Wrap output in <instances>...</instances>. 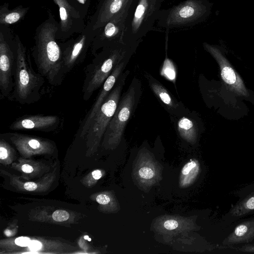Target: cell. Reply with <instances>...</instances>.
Wrapping results in <instances>:
<instances>
[{"instance_id":"15","label":"cell","mask_w":254,"mask_h":254,"mask_svg":"<svg viewBox=\"0 0 254 254\" xmlns=\"http://www.w3.org/2000/svg\"><path fill=\"white\" fill-rule=\"evenodd\" d=\"M238 200L221 218L226 224H231L254 213V182L237 191Z\"/></svg>"},{"instance_id":"26","label":"cell","mask_w":254,"mask_h":254,"mask_svg":"<svg viewBox=\"0 0 254 254\" xmlns=\"http://www.w3.org/2000/svg\"><path fill=\"white\" fill-rule=\"evenodd\" d=\"M31 241L30 239L26 237H20L16 238L15 240L16 245L21 247L28 246Z\"/></svg>"},{"instance_id":"31","label":"cell","mask_w":254,"mask_h":254,"mask_svg":"<svg viewBox=\"0 0 254 254\" xmlns=\"http://www.w3.org/2000/svg\"><path fill=\"white\" fill-rule=\"evenodd\" d=\"M22 170L26 173H30L33 172V168L32 166L28 164H24L21 167Z\"/></svg>"},{"instance_id":"1","label":"cell","mask_w":254,"mask_h":254,"mask_svg":"<svg viewBox=\"0 0 254 254\" xmlns=\"http://www.w3.org/2000/svg\"><path fill=\"white\" fill-rule=\"evenodd\" d=\"M59 23L49 11L48 18L35 30L34 44L31 48L38 72L55 86L61 85L65 76L62 50L56 38Z\"/></svg>"},{"instance_id":"5","label":"cell","mask_w":254,"mask_h":254,"mask_svg":"<svg viewBox=\"0 0 254 254\" xmlns=\"http://www.w3.org/2000/svg\"><path fill=\"white\" fill-rule=\"evenodd\" d=\"M142 93L141 82L134 77L126 91L122 94L103 136L104 142L108 147H115L121 141L126 127L137 107Z\"/></svg>"},{"instance_id":"18","label":"cell","mask_w":254,"mask_h":254,"mask_svg":"<svg viewBox=\"0 0 254 254\" xmlns=\"http://www.w3.org/2000/svg\"><path fill=\"white\" fill-rule=\"evenodd\" d=\"M254 240V217L239 223L223 240L222 244L231 246L250 243Z\"/></svg>"},{"instance_id":"19","label":"cell","mask_w":254,"mask_h":254,"mask_svg":"<svg viewBox=\"0 0 254 254\" xmlns=\"http://www.w3.org/2000/svg\"><path fill=\"white\" fill-rule=\"evenodd\" d=\"M9 4L4 3L0 7V24L5 26L15 23L24 17L29 7L19 5L13 9L9 8Z\"/></svg>"},{"instance_id":"32","label":"cell","mask_w":254,"mask_h":254,"mask_svg":"<svg viewBox=\"0 0 254 254\" xmlns=\"http://www.w3.org/2000/svg\"><path fill=\"white\" fill-rule=\"evenodd\" d=\"M92 176L95 180H98L102 177V173L101 171L99 170H96L93 171L92 173Z\"/></svg>"},{"instance_id":"3","label":"cell","mask_w":254,"mask_h":254,"mask_svg":"<svg viewBox=\"0 0 254 254\" xmlns=\"http://www.w3.org/2000/svg\"><path fill=\"white\" fill-rule=\"evenodd\" d=\"M15 38L17 57L14 85L9 99L22 105H29L41 99L45 78L33 69L30 53L18 35H15Z\"/></svg>"},{"instance_id":"29","label":"cell","mask_w":254,"mask_h":254,"mask_svg":"<svg viewBox=\"0 0 254 254\" xmlns=\"http://www.w3.org/2000/svg\"><path fill=\"white\" fill-rule=\"evenodd\" d=\"M37 186L36 184L34 182H27L24 185V188L28 191H33L35 190Z\"/></svg>"},{"instance_id":"4","label":"cell","mask_w":254,"mask_h":254,"mask_svg":"<svg viewBox=\"0 0 254 254\" xmlns=\"http://www.w3.org/2000/svg\"><path fill=\"white\" fill-rule=\"evenodd\" d=\"M161 0H132L125 21L123 42L137 48L158 19Z\"/></svg>"},{"instance_id":"12","label":"cell","mask_w":254,"mask_h":254,"mask_svg":"<svg viewBox=\"0 0 254 254\" xmlns=\"http://www.w3.org/2000/svg\"><path fill=\"white\" fill-rule=\"evenodd\" d=\"M151 90L162 106L172 117H181L189 113L190 111L177 99L159 80L150 73H144Z\"/></svg>"},{"instance_id":"24","label":"cell","mask_w":254,"mask_h":254,"mask_svg":"<svg viewBox=\"0 0 254 254\" xmlns=\"http://www.w3.org/2000/svg\"><path fill=\"white\" fill-rule=\"evenodd\" d=\"M69 213L64 210H56L52 214V218L58 222H63L67 220L69 218Z\"/></svg>"},{"instance_id":"8","label":"cell","mask_w":254,"mask_h":254,"mask_svg":"<svg viewBox=\"0 0 254 254\" xmlns=\"http://www.w3.org/2000/svg\"><path fill=\"white\" fill-rule=\"evenodd\" d=\"M95 34L86 24L84 30L77 37L59 43L65 75L84 61Z\"/></svg>"},{"instance_id":"23","label":"cell","mask_w":254,"mask_h":254,"mask_svg":"<svg viewBox=\"0 0 254 254\" xmlns=\"http://www.w3.org/2000/svg\"><path fill=\"white\" fill-rule=\"evenodd\" d=\"M140 178L143 180H149L153 179L155 175L154 169L150 165L141 166L138 171Z\"/></svg>"},{"instance_id":"27","label":"cell","mask_w":254,"mask_h":254,"mask_svg":"<svg viewBox=\"0 0 254 254\" xmlns=\"http://www.w3.org/2000/svg\"><path fill=\"white\" fill-rule=\"evenodd\" d=\"M96 201L100 204H107L110 201V198L108 195L104 194L98 195L96 197Z\"/></svg>"},{"instance_id":"21","label":"cell","mask_w":254,"mask_h":254,"mask_svg":"<svg viewBox=\"0 0 254 254\" xmlns=\"http://www.w3.org/2000/svg\"><path fill=\"white\" fill-rule=\"evenodd\" d=\"M160 75L173 83L174 86H176L177 77V67L173 61L167 57L166 48V57L161 68Z\"/></svg>"},{"instance_id":"28","label":"cell","mask_w":254,"mask_h":254,"mask_svg":"<svg viewBox=\"0 0 254 254\" xmlns=\"http://www.w3.org/2000/svg\"><path fill=\"white\" fill-rule=\"evenodd\" d=\"M28 247L32 250L37 251L40 250L42 247L41 243L37 241H31Z\"/></svg>"},{"instance_id":"30","label":"cell","mask_w":254,"mask_h":254,"mask_svg":"<svg viewBox=\"0 0 254 254\" xmlns=\"http://www.w3.org/2000/svg\"><path fill=\"white\" fill-rule=\"evenodd\" d=\"M239 251L245 253H254V245H246L240 248Z\"/></svg>"},{"instance_id":"33","label":"cell","mask_w":254,"mask_h":254,"mask_svg":"<svg viewBox=\"0 0 254 254\" xmlns=\"http://www.w3.org/2000/svg\"><path fill=\"white\" fill-rule=\"evenodd\" d=\"M88 238H89V237H88V236H84V239H85L87 240V239H88Z\"/></svg>"},{"instance_id":"16","label":"cell","mask_w":254,"mask_h":254,"mask_svg":"<svg viewBox=\"0 0 254 254\" xmlns=\"http://www.w3.org/2000/svg\"><path fill=\"white\" fill-rule=\"evenodd\" d=\"M60 119L56 115H24L16 119L9 126L12 130L51 131L59 126Z\"/></svg>"},{"instance_id":"7","label":"cell","mask_w":254,"mask_h":254,"mask_svg":"<svg viewBox=\"0 0 254 254\" xmlns=\"http://www.w3.org/2000/svg\"><path fill=\"white\" fill-rule=\"evenodd\" d=\"M17 43L8 26L0 24V97L9 99L14 88Z\"/></svg>"},{"instance_id":"2","label":"cell","mask_w":254,"mask_h":254,"mask_svg":"<svg viewBox=\"0 0 254 254\" xmlns=\"http://www.w3.org/2000/svg\"><path fill=\"white\" fill-rule=\"evenodd\" d=\"M136 49L120 42L104 47L98 51L85 69L82 88L83 100H89L93 93L101 87L116 65L125 58L132 56Z\"/></svg>"},{"instance_id":"25","label":"cell","mask_w":254,"mask_h":254,"mask_svg":"<svg viewBox=\"0 0 254 254\" xmlns=\"http://www.w3.org/2000/svg\"><path fill=\"white\" fill-rule=\"evenodd\" d=\"M178 226V222L174 219H169L164 223V228L168 230H175L177 228Z\"/></svg>"},{"instance_id":"14","label":"cell","mask_w":254,"mask_h":254,"mask_svg":"<svg viewBox=\"0 0 254 254\" xmlns=\"http://www.w3.org/2000/svg\"><path fill=\"white\" fill-rule=\"evenodd\" d=\"M132 0H100L87 25L96 33L112 18L128 9Z\"/></svg>"},{"instance_id":"22","label":"cell","mask_w":254,"mask_h":254,"mask_svg":"<svg viewBox=\"0 0 254 254\" xmlns=\"http://www.w3.org/2000/svg\"><path fill=\"white\" fill-rule=\"evenodd\" d=\"M72 5L84 19L88 11L91 0H70Z\"/></svg>"},{"instance_id":"9","label":"cell","mask_w":254,"mask_h":254,"mask_svg":"<svg viewBox=\"0 0 254 254\" xmlns=\"http://www.w3.org/2000/svg\"><path fill=\"white\" fill-rule=\"evenodd\" d=\"M58 6L60 15L57 40H65L74 34L81 33L86 26L84 19L70 0H53Z\"/></svg>"},{"instance_id":"10","label":"cell","mask_w":254,"mask_h":254,"mask_svg":"<svg viewBox=\"0 0 254 254\" xmlns=\"http://www.w3.org/2000/svg\"><path fill=\"white\" fill-rule=\"evenodd\" d=\"M128 9L112 18L96 31L90 47L93 56L104 47L123 42L125 21Z\"/></svg>"},{"instance_id":"13","label":"cell","mask_w":254,"mask_h":254,"mask_svg":"<svg viewBox=\"0 0 254 254\" xmlns=\"http://www.w3.org/2000/svg\"><path fill=\"white\" fill-rule=\"evenodd\" d=\"M132 56H129L118 64L112 72L104 81L99 94L90 110L84 118L79 131L83 136L87 127L96 112L115 86L120 75L124 72Z\"/></svg>"},{"instance_id":"17","label":"cell","mask_w":254,"mask_h":254,"mask_svg":"<svg viewBox=\"0 0 254 254\" xmlns=\"http://www.w3.org/2000/svg\"><path fill=\"white\" fill-rule=\"evenodd\" d=\"M177 134L183 140L195 144L200 131V124L194 112L181 117L170 116Z\"/></svg>"},{"instance_id":"34","label":"cell","mask_w":254,"mask_h":254,"mask_svg":"<svg viewBox=\"0 0 254 254\" xmlns=\"http://www.w3.org/2000/svg\"><path fill=\"white\" fill-rule=\"evenodd\" d=\"M88 240L89 241H91V239H90V238H89L88 239Z\"/></svg>"},{"instance_id":"11","label":"cell","mask_w":254,"mask_h":254,"mask_svg":"<svg viewBox=\"0 0 254 254\" xmlns=\"http://www.w3.org/2000/svg\"><path fill=\"white\" fill-rule=\"evenodd\" d=\"M203 47L219 64L221 78L226 84L237 94L247 96L249 95L248 92L242 78L232 67L220 48L216 45L206 42L203 43Z\"/></svg>"},{"instance_id":"20","label":"cell","mask_w":254,"mask_h":254,"mask_svg":"<svg viewBox=\"0 0 254 254\" xmlns=\"http://www.w3.org/2000/svg\"><path fill=\"white\" fill-rule=\"evenodd\" d=\"M199 169V164L196 160H190L186 164L181 171V186L187 187L191 184L196 178Z\"/></svg>"},{"instance_id":"6","label":"cell","mask_w":254,"mask_h":254,"mask_svg":"<svg viewBox=\"0 0 254 254\" xmlns=\"http://www.w3.org/2000/svg\"><path fill=\"white\" fill-rule=\"evenodd\" d=\"M212 5L209 0H186L161 10L158 24L166 29L197 24L209 17Z\"/></svg>"}]
</instances>
